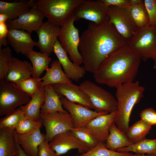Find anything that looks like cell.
Instances as JSON below:
<instances>
[{"label": "cell", "mask_w": 156, "mask_h": 156, "mask_svg": "<svg viewBox=\"0 0 156 156\" xmlns=\"http://www.w3.org/2000/svg\"><path fill=\"white\" fill-rule=\"evenodd\" d=\"M38 156H59L50 147L46 140L42 142L38 148Z\"/></svg>", "instance_id": "ab89813d"}, {"label": "cell", "mask_w": 156, "mask_h": 156, "mask_svg": "<svg viewBox=\"0 0 156 156\" xmlns=\"http://www.w3.org/2000/svg\"><path fill=\"white\" fill-rule=\"evenodd\" d=\"M30 32L14 29H9L7 36L8 45L17 53L25 55L36 46V42L31 38Z\"/></svg>", "instance_id": "d6986e66"}, {"label": "cell", "mask_w": 156, "mask_h": 156, "mask_svg": "<svg viewBox=\"0 0 156 156\" xmlns=\"http://www.w3.org/2000/svg\"><path fill=\"white\" fill-rule=\"evenodd\" d=\"M8 20V18L6 14L3 13L0 14V23H6Z\"/></svg>", "instance_id": "7bdbcfd3"}, {"label": "cell", "mask_w": 156, "mask_h": 156, "mask_svg": "<svg viewBox=\"0 0 156 156\" xmlns=\"http://www.w3.org/2000/svg\"><path fill=\"white\" fill-rule=\"evenodd\" d=\"M42 125L41 120L36 121L25 116L15 128V131L18 134L28 133L40 128Z\"/></svg>", "instance_id": "d590c367"}, {"label": "cell", "mask_w": 156, "mask_h": 156, "mask_svg": "<svg viewBox=\"0 0 156 156\" xmlns=\"http://www.w3.org/2000/svg\"><path fill=\"white\" fill-rule=\"evenodd\" d=\"M50 66L46 70L44 75L40 78L42 87L49 84L72 83L71 80L62 70V66L58 60L52 61Z\"/></svg>", "instance_id": "d4e9b609"}, {"label": "cell", "mask_w": 156, "mask_h": 156, "mask_svg": "<svg viewBox=\"0 0 156 156\" xmlns=\"http://www.w3.org/2000/svg\"><path fill=\"white\" fill-rule=\"evenodd\" d=\"M31 99L16 84L0 80V116L6 115L28 103Z\"/></svg>", "instance_id": "8992f818"}, {"label": "cell", "mask_w": 156, "mask_h": 156, "mask_svg": "<svg viewBox=\"0 0 156 156\" xmlns=\"http://www.w3.org/2000/svg\"><path fill=\"white\" fill-rule=\"evenodd\" d=\"M40 120L45 129L46 140L49 142L57 135L74 127L72 118L68 112L40 114Z\"/></svg>", "instance_id": "8fae6325"}, {"label": "cell", "mask_w": 156, "mask_h": 156, "mask_svg": "<svg viewBox=\"0 0 156 156\" xmlns=\"http://www.w3.org/2000/svg\"><path fill=\"white\" fill-rule=\"evenodd\" d=\"M107 7L114 6L120 8H127L131 5L130 0H100Z\"/></svg>", "instance_id": "60d3db41"}, {"label": "cell", "mask_w": 156, "mask_h": 156, "mask_svg": "<svg viewBox=\"0 0 156 156\" xmlns=\"http://www.w3.org/2000/svg\"><path fill=\"white\" fill-rule=\"evenodd\" d=\"M138 28L149 25V20L144 1L127 7Z\"/></svg>", "instance_id": "4dcf8cb0"}, {"label": "cell", "mask_w": 156, "mask_h": 156, "mask_svg": "<svg viewBox=\"0 0 156 156\" xmlns=\"http://www.w3.org/2000/svg\"><path fill=\"white\" fill-rule=\"evenodd\" d=\"M44 100V88L42 87L28 103L21 106L25 116L36 121L40 120V110Z\"/></svg>", "instance_id": "83f0119b"}, {"label": "cell", "mask_w": 156, "mask_h": 156, "mask_svg": "<svg viewBox=\"0 0 156 156\" xmlns=\"http://www.w3.org/2000/svg\"><path fill=\"white\" fill-rule=\"evenodd\" d=\"M15 130L0 129V156H18V144L14 135Z\"/></svg>", "instance_id": "cb8c5ba5"}, {"label": "cell", "mask_w": 156, "mask_h": 156, "mask_svg": "<svg viewBox=\"0 0 156 156\" xmlns=\"http://www.w3.org/2000/svg\"><path fill=\"white\" fill-rule=\"evenodd\" d=\"M25 114L22 106H20L11 113L8 114L0 120V129L8 128L15 130V129Z\"/></svg>", "instance_id": "d6a6232c"}, {"label": "cell", "mask_w": 156, "mask_h": 156, "mask_svg": "<svg viewBox=\"0 0 156 156\" xmlns=\"http://www.w3.org/2000/svg\"><path fill=\"white\" fill-rule=\"evenodd\" d=\"M13 57L9 46L0 49V80L5 79Z\"/></svg>", "instance_id": "8d00e7d4"}, {"label": "cell", "mask_w": 156, "mask_h": 156, "mask_svg": "<svg viewBox=\"0 0 156 156\" xmlns=\"http://www.w3.org/2000/svg\"><path fill=\"white\" fill-rule=\"evenodd\" d=\"M132 153L118 152L107 148L105 142H99L94 147L76 156H133Z\"/></svg>", "instance_id": "1f68e13d"}, {"label": "cell", "mask_w": 156, "mask_h": 156, "mask_svg": "<svg viewBox=\"0 0 156 156\" xmlns=\"http://www.w3.org/2000/svg\"><path fill=\"white\" fill-rule=\"evenodd\" d=\"M72 15L76 20L84 19L98 25L109 22L108 7L100 0H83Z\"/></svg>", "instance_id": "9c48e42d"}, {"label": "cell", "mask_w": 156, "mask_h": 156, "mask_svg": "<svg viewBox=\"0 0 156 156\" xmlns=\"http://www.w3.org/2000/svg\"><path fill=\"white\" fill-rule=\"evenodd\" d=\"M133 156H156V155L135 154Z\"/></svg>", "instance_id": "f6af8a7d"}, {"label": "cell", "mask_w": 156, "mask_h": 156, "mask_svg": "<svg viewBox=\"0 0 156 156\" xmlns=\"http://www.w3.org/2000/svg\"><path fill=\"white\" fill-rule=\"evenodd\" d=\"M44 17L36 4L25 13L15 19L8 20L6 23L8 29L22 30L31 33L37 31L43 23Z\"/></svg>", "instance_id": "4fadbf2b"}, {"label": "cell", "mask_w": 156, "mask_h": 156, "mask_svg": "<svg viewBox=\"0 0 156 156\" xmlns=\"http://www.w3.org/2000/svg\"><path fill=\"white\" fill-rule=\"evenodd\" d=\"M83 0H37L36 4L48 21L61 27Z\"/></svg>", "instance_id": "277c9868"}, {"label": "cell", "mask_w": 156, "mask_h": 156, "mask_svg": "<svg viewBox=\"0 0 156 156\" xmlns=\"http://www.w3.org/2000/svg\"><path fill=\"white\" fill-rule=\"evenodd\" d=\"M40 128L31 132L18 134L14 131V137L16 142L29 156H38L39 145L46 140V135L41 133Z\"/></svg>", "instance_id": "ffe728a7"}, {"label": "cell", "mask_w": 156, "mask_h": 156, "mask_svg": "<svg viewBox=\"0 0 156 156\" xmlns=\"http://www.w3.org/2000/svg\"><path fill=\"white\" fill-rule=\"evenodd\" d=\"M60 28L48 20L43 22L36 31L38 37L36 46L41 52L50 56L58 39Z\"/></svg>", "instance_id": "9a60e30c"}, {"label": "cell", "mask_w": 156, "mask_h": 156, "mask_svg": "<svg viewBox=\"0 0 156 156\" xmlns=\"http://www.w3.org/2000/svg\"><path fill=\"white\" fill-rule=\"evenodd\" d=\"M53 52L70 79L77 82L84 77L86 70L83 66L75 63L69 58L67 53L63 48L58 39L54 45Z\"/></svg>", "instance_id": "e0dca14e"}, {"label": "cell", "mask_w": 156, "mask_h": 156, "mask_svg": "<svg viewBox=\"0 0 156 156\" xmlns=\"http://www.w3.org/2000/svg\"></svg>", "instance_id": "bcb514c9"}, {"label": "cell", "mask_w": 156, "mask_h": 156, "mask_svg": "<svg viewBox=\"0 0 156 156\" xmlns=\"http://www.w3.org/2000/svg\"><path fill=\"white\" fill-rule=\"evenodd\" d=\"M128 44L141 60H153L156 69V27L138 28Z\"/></svg>", "instance_id": "5b68a950"}, {"label": "cell", "mask_w": 156, "mask_h": 156, "mask_svg": "<svg viewBox=\"0 0 156 156\" xmlns=\"http://www.w3.org/2000/svg\"><path fill=\"white\" fill-rule=\"evenodd\" d=\"M44 100L40 110V114H47L55 112L67 113L63 107L60 96L55 91L53 85L44 87Z\"/></svg>", "instance_id": "603a6c76"}, {"label": "cell", "mask_w": 156, "mask_h": 156, "mask_svg": "<svg viewBox=\"0 0 156 156\" xmlns=\"http://www.w3.org/2000/svg\"><path fill=\"white\" fill-rule=\"evenodd\" d=\"M141 59L128 44L111 54L93 74L97 83L116 88L134 81Z\"/></svg>", "instance_id": "7a4b0ae2"}, {"label": "cell", "mask_w": 156, "mask_h": 156, "mask_svg": "<svg viewBox=\"0 0 156 156\" xmlns=\"http://www.w3.org/2000/svg\"><path fill=\"white\" fill-rule=\"evenodd\" d=\"M63 107L70 115L74 127L85 126L92 119L101 115L108 114L98 112L81 105L69 101L65 97L60 96Z\"/></svg>", "instance_id": "5bb4252c"}, {"label": "cell", "mask_w": 156, "mask_h": 156, "mask_svg": "<svg viewBox=\"0 0 156 156\" xmlns=\"http://www.w3.org/2000/svg\"><path fill=\"white\" fill-rule=\"evenodd\" d=\"M33 72L31 63L13 57L5 79L17 84L31 77Z\"/></svg>", "instance_id": "44dd1931"}, {"label": "cell", "mask_w": 156, "mask_h": 156, "mask_svg": "<svg viewBox=\"0 0 156 156\" xmlns=\"http://www.w3.org/2000/svg\"><path fill=\"white\" fill-rule=\"evenodd\" d=\"M49 144L50 147L59 156L73 149H77L80 154L86 153L90 149L74 135L71 130L55 136Z\"/></svg>", "instance_id": "7c38bea8"}, {"label": "cell", "mask_w": 156, "mask_h": 156, "mask_svg": "<svg viewBox=\"0 0 156 156\" xmlns=\"http://www.w3.org/2000/svg\"><path fill=\"white\" fill-rule=\"evenodd\" d=\"M105 144L107 148L117 151L119 149L129 146L133 144L126 133L119 129L114 122L109 128Z\"/></svg>", "instance_id": "484cf974"}, {"label": "cell", "mask_w": 156, "mask_h": 156, "mask_svg": "<svg viewBox=\"0 0 156 156\" xmlns=\"http://www.w3.org/2000/svg\"><path fill=\"white\" fill-rule=\"evenodd\" d=\"M18 144L19 150V154L18 156H29L23 151L20 146Z\"/></svg>", "instance_id": "ee69618b"}, {"label": "cell", "mask_w": 156, "mask_h": 156, "mask_svg": "<svg viewBox=\"0 0 156 156\" xmlns=\"http://www.w3.org/2000/svg\"><path fill=\"white\" fill-rule=\"evenodd\" d=\"M98 112L110 113L117 110V102L116 97L111 93L94 82L84 81L79 85Z\"/></svg>", "instance_id": "52a82bcc"}, {"label": "cell", "mask_w": 156, "mask_h": 156, "mask_svg": "<svg viewBox=\"0 0 156 156\" xmlns=\"http://www.w3.org/2000/svg\"><path fill=\"white\" fill-rule=\"evenodd\" d=\"M8 31L6 23H0V49L2 46L5 47L8 46L7 36Z\"/></svg>", "instance_id": "b9f144b4"}, {"label": "cell", "mask_w": 156, "mask_h": 156, "mask_svg": "<svg viewBox=\"0 0 156 156\" xmlns=\"http://www.w3.org/2000/svg\"><path fill=\"white\" fill-rule=\"evenodd\" d=\"M148 13L149 25L156 27V0H144Z\"/></svg>", "instance_id": "74e56055"}, {"label": "cell", "mask_w": 156, "mask_h": 156, "mask_svg": "<svg viewBox=\"0 0 156 156\" xmlns=\"http://www.w3.org/2000/svg\"><path fill=\"white\" fill-rule=\"evenodd\" d=\"M127 44L109 22L99 25L90 23L80 37L79 49L83 67L94 74L109 55Z\"/></svg>", "instance_id": "6da1fadb"}, {"label": "cell", "mask_w": 156, "mask_h": 156, "mask_svg": "<svg viewBox=\"0 0 156 156\" xmlns=\"http://www.w3.org/2000/svg\"><path fill=\"white\" fill-rule=\"evenodd\" d=\"M57 93L71 102L77 103L90 109L94 107L89 98L79 86L72 83L53 85Z\"/></svg>", "instance_id": "ac0fdd59"}, {"label": "cell", "mask_w": 156, "mask_h": 156, "mask_svg": "<svg viewBox=\"0 0 156 156\" xmlns=\"http://www.w3.org/2000/svg\"><path fill=\"white\" fill-rule=\"evenodd\" d=\"M75 20L72 15L60 27L58 39L68 53L70 60L80 65L83 63V60L79 49L80 37L79 30L74 24Z\"/></svg>", "instance_id": "ba28073f"}, {"label": "cell", "mask_w": 156, "mask_h": 156, "mask_svg": "<svg viewBox=\"0 0 156 156\" xmlns=\"http://www.w3.org/2000/svg\"><path fill=\"white\" fill-rule=\"evenodd\" d=\"M36 1L35 0L13 2L0 1V14H6L8 20L15 19L33 8L36 5Z\"/></svg>", "instance_id": "7402d4cb"}, {"label": "cell", "mask_w": 156, "mask_h": 156, "mask_svg": "<svg viewBox=\"0 0 156 156\" xmlns=\"http://www.w3.org/2000/svg\"><path fill=\"white\" fill-rule=\"evenodd\" d=\"M25 55L30 61L32 66V77L40 79V75L49 68L52 59L48 55L41 52L32 50L28 51Z\"/></svg>", "instance_id": "4316f807"}, {"label": "cell", "mask_w": 156, "mask_h": 156, "mask_svg": "<svg viewBox=\"0 0 156 156\" xmlns=\"http://www.w3.org/2000/svg\"><path fill=\"white\" fill-rule=\"evenodd\" d=\"M151 128V126L140 119L129 127L126 134L133 144H135L146 138Z\"/></svg>", "instance_id": "f546056e"}, {"label": "cell", "mask_w": 156, "mask_h": 156, "mask_svg": "<svg viewBox=\"0 0 156 156\" xmlns=\"http://www.w3.org/2000/svg\"><path fill=\"white\" fill-rule=\"evenodd\" d=\"M108 9L109 22L128 44L138 28L127 8L110 6Z\"/></svg>", "instance_id": "30bf717a"}, {"label": "cell", "mask_w": 156, "mask_h": 156, "mask_svg": "<svg viewBox=\"0 0 156 156\" xmlns=\"http://www.w3.org/2000/svg\"><path fill=\"white\" fill-rule=\"evenodd\" d=\"M74 135L90 149L95 146L99 142L96 140L85 126L73 127L71 130Z\"/></svg>", "instance_id": "e575fe53"}, {"label": "cell", "mask_w": 156, "mask_h": 156, "mask_svg": "<svg viewBox=\"0 0 156 156\" xmlns=\"http://www.w3.org/2000/svg\"><path fill=\"white\" fill-rule=\"evenodd\" d=\"M140 119L151 126L156 125V111L152 108L142 110L140 114Z\"/></svg>", "instance_id": "f35d334b"}, {"label": "cell", "mask_w": 156, "mask_h": 156, "mask_svg": "<svg viewBox=\"0 0 156 156\" xmlns=\"http://www.w3.org/2000/svg\"><path fill=\"white\" fill-rule=\"evenodd\" d=\"M116 89L117 108L114 122L119 129L126 133L133 109L143 97L145 88L137 81L122 84Z\"/></svg>", "instance_id": "3957f363"}, {"label": "cell", "mask_w": 156, "mask_h": 156, "mask_svg": "<svg viewBox=\"0 0 156 156\" xmlns=\"http://www.w3.org/2000/svg\"><path fill=\"white\" fill-rule=\"evenodd\" d=\"M16 84L20 89L28 94L31 98L42 87L40 78L38 79L31 77Z\"/></svg>", "instance_id": "836d02e7"}, {"label": "cell", "mask_w": 156, "mask_h": 156, "mask_svg": "<svg viewBox=\"0 0 156 156\" xmlns=\"http://www.w3.org/2000/svg\"><path fill=\"white\" fill-rule=\"evenodd\" d=\"M116 114L117 111L99 116L90 120L85 127L98 141L105 142Z\"/></svg>", "instance_id": "2e32d148"}, {"label": "cell", "mask_w": 156, "mask_h": 156, "mask_svg": "<svg viewBox=\"0 0 156 156\" xmlns=\"http://www.w3.org/2000/svg\"><path fill=\"white\" fill-rule=\"evenodd\" d=\"M117 151L133 152L138 154L156 155V139L145 138L129 146L119 149Z\"/></svg>", "instance_id": "f1b7e54d"}]
</instances>
